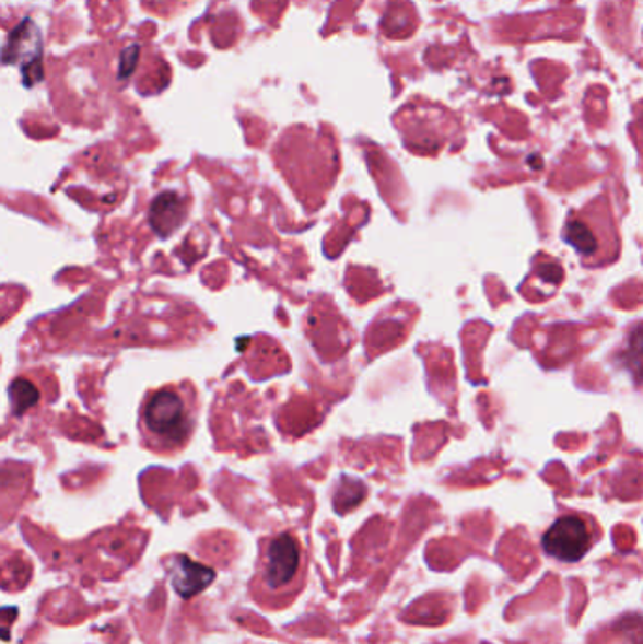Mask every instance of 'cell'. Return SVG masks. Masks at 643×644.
<instances>
[{
    "mask_svg": "<svg viewBox=\"0 0 643 644\" xmlns=\"http://www.w3.org/2000/svg\"><path fill=\"white\" fill-rule=\"evenodd\" d=\"M197 411V390L189 383H172L151 390L138 414V432L145 447L155 453L184 448L195 434Z\"/></svg>",
    "mask_w": 643,
    "mask_h": 644,
    "instance_id": "cell-1",
    "label": "cell"
},
{
    "mask_svg": "<svg viewBox=\"0 0 643 644\" xmlns=\"http://www.w3.org/2000/svg\"><path fill=\"white\" fill-rule=\"evenodd\" d=\"M562 237L587 266L608 265L619 253L613 213L604 198L591 200L582 210L572 211Z\"/></svg>",
    "mask_w": 643,
    "mask_h": 644,
    "instance_id": "cell-2",
    "label": "cell"
},
{
    "mask_svg": "<svg viewBox=\"0 0 643 644\" xmlns=\"http://www.w3.org/2000/svg\"><path fill=\"white\" fill-rule=\"evenodd\" d=\"M301 542L291 534H280L265 542L260 562V586L270 596L288 594L301 578Z\"/></svg>",
    "mask_w": 643,
    "mask_h": 644,
    "instance_id": "cell-3",
    "label": "cell"
},
{
    "mask_svg": "<svg viewBox=\"0 0 643 644\" xmlns=\"http://www.w3.org/2000/svg\"><path fill=\"white\" fill-rule=\"evenodd\" d=\"M595 541V529L587 516L564 515L554 520L553 526L541 539L549 557L561 562H580Z\"/></svg>",
    "mask_w": 643,
    "mask_h": 644,
    "instance_id": "cell-4",
    "label": "cell"
},
{
    "mask_svg": "<svg viewBox=\"0 0 643 644\" xmlns=\"http://www.w3.org/2000/svg\"><path fill=\"white\" fill-rule=\"evenodd\" d=\"M172 584L184 599L197 596L208 584L213 583L215 573L202 563L191 562L189 558L176 557L171 562Z\"/></svg>",
    "mask_w": 643,
    "mask_h": 644,
    "instance_id": "cell-5",
    "label": "cell"
},
{
    "mask_svg": "<svg viewBox=\"0 0 643 644\" xmlns=\"http://www.w3.org/2000/svg\"><path fill=\"white\" fill-rule=\"evenodd\" d=\"M10 396H12V403H14L15 413L17 414L23 413L25 409L35 406L36 401H38L36 388L25 379H17L12 383Z\"/></svg>",
    "mask_w": 643,
    "mask_h": 644,
    "instance_id": "cell-6",
    "label": "cell"
}]
</instances>
